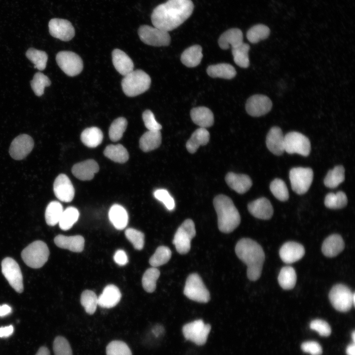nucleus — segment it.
<instances>
[{
	"instance_id": "obj_1",
	"label": "nucleus",
	"mask_w": 355,
	"mask_h": 355,
	"mask_svg": "<svg viewBox=\"0 0 355 355\" xmlns=\"http://www.w3.org/2000/svg\"><path fill=\"white\" fill-rule=\"evenodd\" d=\"M193 10L191 0H168L153 9L151 22L154 27L168 32L184 23Z\"/></svg>"
},
{
	"instance_id": "obj_2",
	"label": "nucleus",
	"mask_w": 355,
	"mask_h": 355,
	"mask_svg": "<svg viewBox=\"0 0 355 355\" xmlns=\"http://www.w3.org/2000/svg\"><path fill=\"white\" fill-rule=\"evenodd\" d=\"M235 252L238 257L247 266V274L252 281L260 277L265 254L261 246L249 238H242L236 244Z\"/></svg>"
},
{
	"instance_id": "obj_3",
	"label": "nucleus",
	"mask_w": 355,
	"mask_h": 355,
	"mask_svg": "<svg viewBox=\"0 0 355 355\" xmlns=\"http://www.w3.org/2000/svg\"><path fill=\"white\" fill-rule=\"evenodd\" d=\"M213 204L217 215L219 230L225 233L234 231L241 222V216L231 199L220 194L214 197Z\"/></svg>"
},
{
	"instance_id": "obj_4",
	"label": "nucleus",
	"mask_w": 355,
	"mask_h": 355,
	"mask_svg": "<svg viewBox=\"0 0 355 355\" xmlns=\"http://www.w3.org/2000/svg\"><path fill=\"white\" fill-rule=\"evenodd\" d=\"M151 84L149 75L141 70H133L124 76L121 86L123 92L128 97H135L147 91Z\"/></svg>"
},
{
	"instance_id": "obj_5",
	"label": "nucleus",
	"mask_w": 355,
	"mask_h": 355,
	"mask_svg": "<svg viewBox=\"0 0 355 355\" xmlns=\"http://www.w3.org/2000/svg\"><path fill=\"white\" fill-rule=\"evenodd\" d=\"M49 250L46 244L36 241L26 247L21 252V257L27 265L33 268L41 267L47 262Z\"/></svg>"
},
{
	"instance_id": "obj_6",
	"label": "nucleus",
	"mask_w": 355,
	"mask_h": 355,
	"mask_svg": "<svg viewBox=\"0 0 355 355\" xmlns=\"http://www.w3.org/2000/svg\"><path fill=\"white\" fill-rule=\"evenodd\" d=\"M328 296L332 306L339 312H348L355 305V293H352L350 289L344 284L334 285Z\"/></svg>"
},
{
	"instance_id": "obj_7",
	"label": "nucleus",
	"mask_w": 355,
	"mask_h": 355,
	"mask_svg": "<svg viewBox=\"0 0 355 355\" xmlns=\"http://www.w3.org/2000/svg\"><path fill=\"white\" fill-rule=\"evenodd\" d=\"M183 293L188 298L199 303H207L210 299L209 290L196 273L191 274L187 277Z\"/></svg>"
},
{
	"instance_id": "obj_8",
	"label": "nucleus",
	"mask_w": 355,
	"mask_h": 355,
	"mask_svg": "<svg viewBox=\"0 0 355 355\" xmlns=\"http://www.w3.org/2000/svg\"><path fill=\"white\" fill-rule=\"evenodd\" d=\"M195 235L193 221L191 219L185 220L178 228L173 241L177 251L181 254L187 253L190 249L191 241Z\"/></svg>"
},
{
	"instance_id": "obj_9",
	"label": "nucleus",
	"mask_w": 355,
	"mask_h": 355,
	"mask_svg": "<svg viewBox=\"0 0 355 355\" xmlns=\"http://www.w3.org/2000/svg\"><path fill=\"white\" fill-rule=\"evenodd\" d=\"M313 176V171L310 168H292L289 174L292 189L298 194H305L312 183Z\"/></svg>"
},
{
	"instance_id": "obj_10",
	"label": "nucleus",
	"mask_w": 355,
	"mask_h": 355,
	"mask_svg": "<svg viewBox=\"0 0 355 355\" xmlns=\"http://www.w3.org/2000/svg\"><path fill=\"white\" fill-rule=\"evenodd\" d=\"M138 35L143 43L151 46H166L171 42L168 32L148 25L141 26L138 30Z\"/></svg>"
},
{
	"instance_id": "obj_11",
	"label": "nucleus",
	"mask_w": 355,
	"mask_h": 355,
	"mask_svg": "<svg viewBox=\"0 0 355 355\" xmlns=\"http://www.w3.org/2000/svg\"><path fill=\"white\" fill-rule=\"evenodd\" d=\"M284 149L289 154L297 153L307 156L311 149L310 141L300 133L291 132L284 136Z\"/></svg>"
},
{
	"instance_id": "obj_12",
	"label": "nucleus",
	"mask_w": 355,
	"mask_h": 355,
	"mask_svg": "<svg viewBox=\"0 0 355 355\" xmlns=\"http://www.w3.org/2000/svg\"><path fill=\"white\" fill-rule=\"evenodd\" d=\"M57 63L67 75L74 76L79 74L83 69V62L80 57L74 52L62 51L56 56Z\"/></svg>"
},
{
	"instance_id": "obj_13",
	"label": "nucleus",
	"mask_w": 355,
	"mask_h": 355,
	"mask_svg": "<svg viewBox=\"0 0 355 355\" xmlns=\"http://www.w3.org/2000/svg\"><path fill=\"white\" fill-rule=\"evenodd\" d=\"M211 329L210 324L198 320L185 324L182 327V333L187 340L197 345H203L207 341Z\"/></svg>"
},
{
	"instance_id": "obj_14",
	"label": "nucleus",
	"mask_w": 355,
	"mask_h": 355,
	"mask_svg": "<svg viewBox=\"0 0 355 355\" xmlns=\"http://www.w3.org/2000/svg\"><path fill=\"white\" fill-rule=\"evenodd\" d=\"M1 271L10 285L17 292L23 290V276L20 267L13 258L6 257L1 262Z\"/></svg>"
},
{
	"instance_id": "obj_15",
	"label": "nucleus",
	"mask_w": 355,
	"mask_h": 355,
	"mask_svg": "<svg viewBox=\"0 0 355 355\" xmlns=\"http://www.w3.org/2000/svg\"><path fill=\"white\" fill-rule=\"evenodd\" d=\"M34 145V142L31 136L27 134L19 135L12 142L9 154L15 160H22L31 152Z\"/></svg>"
},
{
	"instance_id": "obj_16",
	"label": "nucleus",
	"mask_w": 355,
	"mask_h": 355,
	"mask_svg": "<svg viewBox=\"0 0 355 355\" xmlns=\"http://www.w3.org/2000/svg\"><path fill=\"white\" fill-rule=\"evenodd\" d=\"M50 34L62 41H68L74 36L75 31L71 23L68 20L53 18L48 24Z\"/></svg>"
},
{
	"instance_id": "obj_17",
	"label": "nucleus",
	"mask_w": 355,
	"mask_h": 355,
	"mask_svg": "<svg viewBox=\"0 0 355 355\" xmlns=\"http://www.w3.org/2000/svg\"><path fill=\"white\" fill-rule=\"evenodd\" d=\"M272 107L271 100L266 96L256 94L249 97L246 104L247 113L253 117H259L269 112Z\"/></svg>"
},
{
	"instance_id": "obj_18",
	"label": "nucleus",
	"mask_w": 355,
	"mask_h": 355,
	"mask_svg": "<svg viewBox=\"0 0 355 355\" xmlns=\"http://www.w3.org/2000/svg\"><path fill=\"white\" fill-rule=\"evenodd\" d=\"M55 195L60 201L70 202L74 196V188L67 176L61 174L57 177L53 184Z\"/></svg>"
},
{
	"instance_id": "obj_19",
	"label": "nucleus",
	"mask_w": 355,
	"mask_h": 355,
	"mask_svg": "<svg viewBox=\"0 0 355 355\" xmlns=\"http://www.w3.org/2000/svg\"><path fill=\"white\" fill-rule=\"evenodd\" d=\"M305 254L304 247L295 242H287L281 247L279 254L281 259L286 264H291L301 259Z\"/></svg>"
},
{
	"instance_id": "obj_20",
	"label": "nucleus",
	"mask_w": 355,
	"mask_h": 355,
	"mask_svg": "<svg viewBox=\"0 0 355 355\" xmlns=\"http://www.w3.org/2000/svg\"><path fill=\"white\" fill-rule=\"evenodd\" d=\"M249 212L255 217L267 220L273 214V208L269 200L262 197L255 200L248 204Z\"/></svg>"
},
{
	"instance_id": "obj_21",
	"label": "nucleus",
	"mask_w": 355,
	"mask_h": 355,
	"mask_svg": "<svg viewBox=\"0 0 355 355\" xmlns=\"http://www.w3.org/2000/svg\"><path fill=\"white\" fill-rule=\"evenodd\" d=\"M99 170L98 163L94 160L88 159L74 164L72 169V174L81 180L92 179L95 173Z\"/></svg>"
},
{
	"instance_id": "obj_22",
	"label": "nucleus",
	"mask_w": 355,
	"mask_h": 355,
	"mask_svg": "<svg viewBox=\"0 0 355 355\" xmlns=\"http://www.w3.org/2000/svg\"><path fill=\"white\" fill-rule=\"evenodd\" d=\"M284 138L281 129L277 126L272 127L267 134L266 144L268 149L276 155H281L284 151Z\"/></svg>"
},
{
	"instance_id": "obj_23",
	"label": "nucleus",
	"mask_w": 355,
	"mask_h": 355,
	"mask_svg": "<svg viewBox=\"0 0 355 355\" xmlns=\"http://www.w3.org/2000/svg\"><path fill=\"white\" fill-rule=\"evenodd\" d=\"M225 179L227 185L239 194L247 192L252 184L250 177L244 174L229 172L226 175Z\"/></svg>"
},
{
	"instance_id": "obj_24",
	"label": "nucleus",
	"mask_w": 355,
	"mask_h": 355,
	"mask_svg": "<svg viewBox=\"0 0 355 355\" xmlns=\"http://www.w3.org/2000/svg\"><path fill=\"white\" fill-rule=\"evenodd\" d=\"M84 238L80 235H58L54 238V243L57 246L73 252H81L84 248Z\"/></svg>"
},
{
	"instance_id": "obj_25",
	"label": "nucleus",
	"mask_w": 355,
	"mask_h": 355,
	"mask_svg": "<svg viewBox=\"0 0 355 355\" xmlns=\"http://www.w3.org/2000/svg\"><path fill=\"white\" fill-rule=\"evenodd\" d=\"M111 55L113 65L120 74L125 76L134 70L133 61L124 51L115 49Z\"/></svg>"
},
{
	"instance_id": "obj_26",
	"label": "nucleus",
	"mask_w": 355,
	"mask_h": 355,
	"mask_svg": "<svg viewBox=\"0 0 355 355\" xmlns=\"http://www.w3.org/2000/svg\"><path fill=\"white\" fill-rule=\"evenodd\" d=\"M121 297V294L119 288L115 285L108 284L98 297V305L103 308H112L119 303Z\"/></svg>"
},
{
	"instance_id": "obj_27",
	"label": "nucleus",
	"mask_w": 355,
	"mask_h": 355,
	"mask_svg": "<svg viewBox=\"0 0 355 355\" xmlns=\"http://www.w3.org/2000/svg\"><path fill=\"white\" fill-rule=\"evenodd\" d=\"M218 43L224 50L236 47L243 43V34L238 28L230 29L224 32L219 37Z\"/></svg>"
},
{
	"instance_id": "obj_28",
	"label": "nucleus",
	"mask_w": 355,
	"mask_h": 355,
	"mask_svg": "<svg viewBox=\"0 0 355 355\" xmlns=\"http://www.w3.org/2000/svg\"><path fill=\"white\" fill-rule=\"evenodd\" d=\"M344 247L345 243L342 237L335 234L330 235L324 240L321 250L325 256L333 257L340 253Z\"/></svg>"
},
{
	"instance_id": "obj_29",
	"label": "nucleus",
	"mask_w": 355,
	"mask_h": 355,
	"mask_svg": "<svg viewBox=\"0 0 355 355\" xmlns=\"http://www.w3.org/2000/svg\"><path fill=\"white\" fill-rule=\"evenodd\" d=\"M190 116L193 122L201 128L210 127L213 124V114L207 107L200 106L192 108L190 111Z\"/></svg>"
},
{
	"instance_id": "obj_30",
	"label": "nucleus",
	"mask_w": 355,
	"mask_h": 355,
	"mask_svg": "<svg viewBox=\"0 0 355 355\" xmlns=\"http://www.w3.org/2000/svg\"><path fill=\"white\" fill-rule=\"evenodd\" d=\"M108 217L114 227L118 230H122L127 225V212L120 205L114 204L110 207L108 212Z\"/></svg>"
},
{
	"instance_id": "obj_31",
	"label": "nucleus",
	"mask_w": 355,
	"mask_h": 355,
	"mask_svg": "<svg viewBox=\"0 0 355 355\" xmlns=\"http://www.w3.org/2000/svg\"><path fill=\"white\" fill-rule=\"evenodd\" d=\"M210 140V133L204 128L200 127L191 135L186 143V148L190 153H194L200 146L206 145Z\"/></svg>"
},
{
	"instance_id": "obj_32",
	"label": "nucleus",
	"mask_w": 355,
	"mask_h": 355,
	"mask_svg": "<svg viewBox=\"0 0 355 355\" xmlns=\"http://www.w3.org/2000/svg\"><path fill=\"white\" fill-rule=\"evenodd\" d=\"M162 142L160 131H148L141 137L140 147L144 152H149L159 147Z\"/></svg>"
},
{
	"instance_id": "obj_33",
	"label": "nucleus",
	"mask_w": 355,
	"mask_h": 355,
	"mask_svg": "<svg viewBox=\"0 0 355 355\" xmlns=\"http://www.w3.org/2000/svg\"><path fill=\"white\" fill-rule=\"evenodd\" d=\"M203 58L202 48L199 45H194L186 49L181 54L180 60L187 67L197 66Z\"/></svg>"
},
{
	"instance_id": "obj_34",
	"label": "nucleus",
	"mask_w": 355,
	"mask_h": 355,
	"mask_svg": "<svg viewBox=\"0 0 355 355\" xmlns=\"http://www.w3.org/2000/svg\"><path fill=\"white\" fill-rule=\"evenodd\" d=\"M207 72L213 78L219 77L228 79L233 78L236 74L235 68L226 63L210 65L207 69Z\"/></svg>"
},
{
	"instance_id": "obj_35",
	"label": "nucleus",
	"mask_w": 355,
	"mask_h": 355,
	"mask_svg": "<svg viewBox=\"0 0 355 355\" xmlns=\"http://www.w3.org/2000/svg\"><path fill=\"white\" fill-rule=\"evenodd\" d=\"M80 139L85 146L94 148L101 143L103 140V134L98 127L87 128L81 133Z\"/></svg>"
},
{
	"instance_id": "obj_36",
	"label": "nucleus",
	"mask_w": 355,
	"mask_h": 355,
	"mask_svg": "<svg viewBox=\"0 0 355 355\" xmlns=\"http://www.w3.org/2000/svg\"><path fill=\"white\" fill-rule=\"evenodd\" d=\"M104 154L108 159L119 163H124L129 159L127 149L120 144L107 145L104 150Z\"/></svg>"
},
{
	"instance_id": "obj_37",
	"label": "nucleus",
	"mask_w": 355,
	"mask_h": 355,
	"mask_svg": "<svg viewBox=\"0 0 355 355\" xmlns=\"http://www.w3.org/2000/svg\"><path fill=\"white\" fill-rule=\"evenodd\" d=\"M296 274L291 266L283 267L279 274L278 281L280 285L285 290L292 289L296 282Z\"/></svg>"
},
{
	"instance_id": "obj_38",
	"label": "nucleus",
	"mask_w": 355,
	"mask_h": 355,
	"mask_svg": "<svg viewBox=\"0 0 355 355\" xmlns=\"http://www.w3.org/2000/svg\"><path fill=\"white\" fill-rule=\"evenodd\" d=\"M345 180V169L341 165L329 170L324 179V184L328 188L337 187Z\"/></svg>"
},
{
	"instance_id": "obj_39",
	"label": "nucleus",
	"mask_w": 355,
	"mask_h": 355,
	"mask_svg": "<svg viewBox=\"0 0 355 355\" xmlns=\"http://www.w3.org/2000/svg\"><path fill=\"white\" fill-rule=\"evenodd\" d=\"M63 211V206L60 202L56 201L50 202L45 212L46 223L49 226H54L57 224L60 220Z\"/></svg>"
},
{
	"instance_id": "obj_40",
	"label": "nucleus",
	"mask_w": 355,
	"mask_h": 355,
	"mask_svg": "<svg viewBox=\"0 0 355 355\" xmlns=\"http://www.w3.org/2000/svg\"><path fill=\"white\" fill-rule=\"evenodd\" d=\"M79 213L73 207H69L63 211L59 221V227L62 230H68L71 228L78 220Z\"/></svg>"
},
{
	"instance_id": "obj_41",
	"label": "nucleus",
	"mask_w": 355,
	"mask_h": 355,
	"mask_svg": "<svg viewBox=\"0 0 355 355\" xmlns=\"http://www.w3.org/2000/svg\"><path fill=\"white\" fill-rule=\"evenodd\" d=\"M250 46L246 43H243L240 45L232 48V53L234 61L238 66L247 68L249 65L248 51Z\"/></svg>"
},
{
	"instance_id": "obj_42",
	"label": "nucleus",
	"mask_w": 355,
	"mask_h": 355,
	"mask_svg": "<svg viewBox=\"0 0 355 355\" xmlns=\"http://www.w3.org/2000/svg\"><path fill=\"white\" fill-rule=\"evenodd\" d=\"M160 275V271L156 267L149 268L145 271L142 282L143 288L146 292L151 293L154 291Z\"/></svg>"
},
{
	"instance_id": "obj_43",
	"label": "nucleus",
	"mask_w": 355,
	"mask_h": 355,
	"mask_svg": "<svg viewBox=\"0 0 355 355\" xmlns=\"http://www.w3.org/2000/svg\"><path fill=\"white\" fill-rule=\"evenodd\" d=\"M348 199L343 191H338L336 193H329L324 198L325 206L331 209H340L344 208L347 204Z\"/></svg>"
},
{
	"instance_id": "obj_44",
	"label": "nucleus",
	"mask_w": 355,
	"mask_h": 355,
	"mask_svg": "<svg viewBox=\"0 0 355 355\" xmlns=\"http://www.w3.org/2000/svg\"><path fill=\"white\" fill-rule=\"evenodd\" d=\"M26 55L34 64L35 68L39 71L45 69L48 60V56L45 52L30 48L27 51Z\"/></svg>"
},
{
	"instance_id": "obj_45",
	"label": "nucleus",
	"mask_w": 355,
	"mask_h": 355,
	"mask_svg": "<svg viewBox=\"0 0 355 355\" xmlns=\"http://www.w3.org/2000/svg\"><path fill=\"white\" fill-rule=\"evenodd\" d=\"M172 256L171 249L166 246H159L149 259V262L153 267H157L167 263Z\"/></svg>"
},
{
	"instance_id": "obj_46",
	"label": "nucleus",
	"mask_w": 355,
	"mask_h": 355,
	"mask_svg": "<svg viewBox=\"0 0 355 355\" xmlns=\"http://www.w3.org/2000/svg\"><path fill=\"white\" fill-rule=\"evenodd\" d=\"M270 33L269 28L263 24H258L250 28L247 33L248 40L252 43H256L267 38Z\"/></svg>"
},
{
	"instance_id": "obj_47",
	"label": "nucleus",
	"mask_w": 355,
	"mask_h": 355,
	"mask_svg": "<svg viewBox=\"0 0 355 355\" xmlns=\"http://www.w3.org/2000/svg\"><path fill=\"white\" fill-rule=\"evenodd\" d=\"M80 302L86 312L92 315L95 312L98 305V297L94 291L85 290L81 295Z\"/></svg>"
},
{
	"instance_id": "obj_48",
	"label": "nucleus",
	"mask_w": 355,
	"mask_h": 355,
	"mask_svg": "<svg viewBox=\"0 0 355 355\" xmlns=\"http://www.w3.org/2000/svg\"><path fill=\"white\" fill-rule=\"evenodd\" d=\"M127 126V121L124 117H120L115 119L109 128V137L112 142L121 139Z\"/></svg>"
},
{
	"instance_id": "obj_49",
	"label": "nucleus",
	"mask_w": 355,
	"mask_h": 355,
	"mask_svg": "<svg viewBox=\"0 0 355 355\" xmlns=\"http://www.w3.org/2000/svg\"><path fill=\"white\" fill-rule=\"evenodd\" d=\"M270 189L278 200L285 201L288 199V191L285 183L282 179H274L270 184Z\"/></svg>"
},
{
	"instance_id": "obj_50",
	"label": "nucleus",
	"mask_w": 355,
	"mask_h": 355,
	"mask_svg": "<svg viewBox=\"0 0 355 355\" xmlns=\"http://www.w3.org/2000/svg\"><path fill=\"white\" fill-rule=\"evenodd\" d=\"M50 84L51 81L49 78L40 72L36 73L31 81V87L37 96H42L45 87L50 86Z\"/></svg>"
},
{
	"instance_id": "obj_51",
	"label": "nucleus",
	"mask_w": 355,
	"mask_h": 355,
	"mask_svg": "<svg viewBox=\"0 0 355 355\" xmlns=\"http://www.w3.org/2000/svg\"><path fill=\"white\" fill-rule=\"evenodd\" d=\"M106 355H132L129 346L124 342L114 340L106 348Z\"/></svg>"
},
{
	"instance_id": "obj_52",
	"label": "nucleus",
	"mask_w": 355,
	"mask_h": 355,
	"mask_svg": "<svg viewBox=\"0 0 355 355\" xmlns=\"http://www.w3.org/2000/svg\"><path fill=\"white\" fill-rule=\"evenodd\" d=\"M125 235L135 249H142L144 244V235L142 232L130 228L125 230Z\"/></svg>"
},
{
	"instance_id": "obj_53",
	"label": "nucleus",
	"mask_w": 355,
	"mask_h": 355,
	"mask_svg": "<svg viewBox=\"0 0 355 355\" xmlns=\"http://www.w3.org/2000/svg\"><path fill=\"white\" fill-rule=\"evenodd\" d=\"M55 355H72V350L68 341L62 336H57L53 342Z\"/></svg>"
},
{
	"instance_id": "obj_54",
	"label": "nucleus",
	"mask_w": 355,
	"mask_h": 355,
	"mask_svg": "<svg viewBox=\"0 0 355 355\" xmlns=\"http://www.w3.org/2000/svg\"><path fill=\"white\" fill-rule=\"evenodd\" d=\"M153 195L156 199L164 204L168 210L172 211L175 209V200L167 190L157 189L154 192Z\"/></svg>"
},
{
	"instance_id": "obj_55",
	"label": "nucleus",
	"mask_w": 355,
	"mask_h": 355,
	"mask_svg": "<svg viewBox=\"0 0 355 355\" xmlns=\"http://www.w3.org/2000/svg\"><path fill=\"white\" fill-rule=\"evenodd\" d=\"M142 119L148 131H160L162 127L155 120V116L150 110H146L142 113Z\"/></svg>"
},
{
	"instance_id": "obj_56",
	"label": "nucleus",
	"mask_w": 355,
	"mask_h": 355,
	"mask_svg": "<svg viewBox=\"0 0 355 355\" xmlns=\"http://www.w3.org/2000/svg\"><path fill=\"white\" fill-rule=\"evenodd\" d=\"M310 327L322 336H328L331 333L330 325L327 322L320 319L312 320L310 324Z\"/></svg>"
},
{
	"instance_id": "obj_57",
	"label": "nucleus",
	"mask_w": 355,
	"mask_h": 355,
	"mask_svg": "<svg viewBox=\"0 0 355 355\" xmlns=\"http://www.w3.org/2000/svg\"><path fill=\"white\" fill-rule=\"evenodd\" d=\"M301 348L303 352L308 353L311 355H320L322 353L321 347L317 342L307 341L304 342L302 344Z\"/></svg>"
},
{
	"instance_id": "obj_58",
	"label": "nucleus",
	"mask_w": 355,
	"mask_h": 355,
	"mask_svg": "<svg viewBox=\"0 0 355 355\" xmlns=\"http://www.w3.org/2000/svg\"><path fill=\"white\" fill-rule=\"evenodd\" d=\"M113 258L115 263L120 266L125 265L128 262V256L122 249L117 250L114 255Z\"/></svg>"
},
{
	"instance_id": "obj_59",
	"label": "nucleus",
	"mask_w": 355,
	"mask_h": 355,
	"mask_svg": "<svg viewBox=\"0 0 355 355\" xmlns=\"http://www.w3.org/2000/svg\"><path fill=\"white\" fill-rule=\"evenodd\" d=\"M14 328L12 325L0 327V337L6 338L10 336L13 332Z\"/></svg>"
},
{
	"instance_id": "obj_60",
	"label": "nucleus",
	"mask_w": 355,
	"mask_h": 355,
	"mask_svg": "<svg viewBox=\"0 0 355 355\" xmlns=\"http://www.w3.org/2000/svg\"><path fill=\"white\" fill-rule=\"evenodd\" d=\"M11 308L7 304L0 306V317H4L11 313Z\"/></svg>"
},
{
	"instance_id": "obj_61",
	"label": "nucleus",
	"mask_w": 355,
	"mask_h": 355,
	"mask_svg": "<svg viewBox=\"0 0 355 355\" xmlns=\"http://www.w3.org/2000/svg\"><path fill=\"white\" fill-rule=\"evenodd\" d=\"M346 354L347 355H355V343L348 345L346 348Z\"/></svg>"
},
{
	"instance_id": "obj_62",
	"label": "nucleus",
	"mask_w": 355,
	"mask_h": 355,
	"mask_svg": "<svg viewBox=\"0 0 355 355\" xmlns=\"http://www.w3.org/2000/svg\"><path fill=\"white\" fill-rule=\"evenodd\" d=\"M36 355H50L49 350L45 347H41L39 349Z\"/></svg>"
},
{
	"instance_id": "obj_63",
	"label": "nucleus",
	"mask_w": 355,
	"mask_h": 355,
	"mask_svg": "<svg viewBox=\"0 0 355 355\" xmlns=\"http://www.w3.org/2000/svg\"><path fill=\"white\" fill-rule=\"evenodd\" d=\"M352 338H353L354 343H355V331H353V332L352 333Z\"/></svg>"
}]
</instances>
